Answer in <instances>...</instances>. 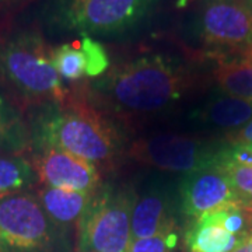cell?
<instances>
[{
    "mask_svg": "<svg viewBox=\"0 0 252 252\" xmlns=\"http://www.w3.org/2000/svg\"><path fill=\"white\" fill-rule=\"evenodd\" d=\"M189 86L185 69L161 55H149L118 66L102 80L98 91L119 112L146 117L178 102Z\"/></svg>",
    "mask_w": 252,
    "mask_h": 252,
    "instance_id": "cell-1",
    "label": "cell"
},
{
    "mask_svg": "<svg viewBox=\"0 0 252 252\" xmlns=\"http://www.w3.org/2000/svg\"><path fill=\"white\" fill-rule=\"evenodd\" d=\"M30 137L38 149L55 147L95 164H108L118 152L115 130L86 107H48L32 122Z\"/></svg>",
    "mask_w": 252,
    "mask_h": 252,
    "instance_id": "cell-2",
    "label": "cell"
},
{
    "mask_svg": "<svg viewBox=\"0 0 252 252\" xmlns=\"http://www.w3.org/2000/svg\"><path fill=\"white\" fill-rule=\"evenodd\" d=\"M52 48L34 31H23L0 42V80L31 101L63 104L66 90L56 72Z\"/></svg>",
    "mask_w": 252,
    "mask_h": 252,
    "instance_id": "cell-3",
    "label": "cell"
},
{
    "mask_svg": "<svg viewBox=\"0 0 252 252\" xmlns=\"http://www.w3.org/2000/svg\"><path fill=\"white\" fill-rule=\"evenodd\" d=\"M158 0H54L48 21L62 31L81 35L122 34L142 23Z\"/></svg>",
    "mask_w": 252,
    "mask_h": 252,
    "instance_id": "cell-4",
    "label": "cell"
},
{
    "mask_svg": "<svg viewBox=\"0 0 252 252\" xmlns=\"http://www.w3.org/2000/svg\"><path fill=\"white\" fill-rule=\"evenodd\" d=\"M133 195L107 190L93 198L81 219L80 250L94 252H127L132 244Z\"/></svg>",
    "mask_w": 252,
    "mask_h": 252,
    "instance_id": "cell-5",
    "label": "cell"
},
{
    "mask_svg": "<svg viewBox=\"0 0 252 252\" xmlns=\"http://www.w3.org/2000/svg\"><path fill=\"white\" fill-rule=\"evenodd\" d=\"M54 227L35 193L0 199V252H48Z\"/></svg>",
    "mask_w": 252,
    "mask_h": 252,
    "instance_id": "cell-6",
    "label": "cell"
},
{
    "mask_svg": "<svg viewBox=\"0 0 252 252\" xmlns=\"http://www.w3.org/2000/svg\"><path fill=\"white\" fill-rule=\"evenodd\" d=\"M220 150L192 137L157 135L133 143L130 154L136 161L162 171L190 172L219 164Z\"/></svg>",
    "mask_w": 252,
    "mask_h": 252,
    "instance_id": "cell-7",
    "label": "cell"
},
{
    "mask_svg": "<svg viewBox=\"0 0 252 252\" xmlns=\"http://www.w3.org/2000/svg\"><path fill=\"white\" fill-rule=\"evenodd\" d=\"M199 32L219 52L252 49V7L247 0H207L200 10Z\"/></svg>",
    "mask_w": 252,
    "mask_h": 252,
    "instance_id": "cell-8",
    "label": "cell"
},
{
    "mask_svg": "<svg viewBox=\"0 0 252 252\" xmlns=\"http://www.w3.org/2000/svg\"><path fill=\"white\" fill-rule=\"evenodd\" d=\"M32 165L45 187L94 195L99 185L98 168L93 162L55 147L38 149Z\"/></svg>",
    "mask_w": 252,
    "mask_h": 252,
    "instance_id": "cell-9",
    "label": "cell"
},
{
    "mask_svg": "<svg viewBox=\"0 0 252 252\" xmlns=\"http://www.w3.org/2000/svg\"><path fill=\"white\" fill-rule=\"evenodd\" d=\"M180 198L182 212L195 219L228 205H238L228 177L219 164L187 174L181 184Z\"/></svg>",
    "mask_w": 252,
    "mask_h": 252,
    "instance_id": "cell-10",
    "label": "cell"
},
{
    "mask_svg": "<svg viewBox=\"0 0 252 252\" xmlns=\"http://www.w3.org/2000/svg\"><path fill=\"white\" fill-rule=\"evenodd\" d=\"M51 59L59 76L69 81L83 77H97L108 70L109 58L104 46L91 36L84 35L73 44L52 48Z\"/></svg>",
    "mask_w": 252,
    "mask_h": 252,
    "instance_id": "cell-11",
    "label": "cell"
},
{
    "mask_svg": "<svg viewBox=\"0 0 252 252\" xmlns=\"http://www.w3.org/2000/svg\"><path fill=\"white\" fill-rule=\"evenodd\" d=\"M170 199L164 189L154 187L140 195L133 196L132 202V240L156 235L165 227L174 224L170 216Z\"/></svg>",
    "mask_w": 252,
    "mask_h": 252,
    "instance_id": "cell-12",
    "label": "cell"
},
{
    "mask_svg": "<svg viewBox=\"0 0 252 252\" xmlns=\"http://www.w3.org/2000/svg\"><path fill=\"white\" fill-rule=\"evenodd\" d=\"M48 219L54 225L67 227L80 223L86 212L89 210L94 195L52 188L42 185L35 193Z\"/></svg>",
    "mask_w": 252,
    "mask_h": 252,
    "instance_id": "cell-13",
    "label": "cell"
},
{
    "mask_svg": "<svg viewBox=\"0 0 252 252\" xmlns=\"http://www.w3.org/2000/svg\"><path fill=\"white\" fill-rule=\"evenodd\" d=\"M243 237L230 234L212 213L203 215L188 230L185 245L189 252H231Z\"/></svg>",
    "mask_w": 252,
    "mask_h": 252,
    "instance_id": "cell-14",
    "label": "cell"
},
{
    "mask_svg": "<svg viewBox=\"0 0 252 252\" xmlns=\"http://www.w3.org/2000/svg\"><path fill=\"white\" fill-rule=\"evenodd\" d=\"M198 118L217 129H241L252 119V102L223 93L209 99L199 111Z\"/></svg>",
    "mask_w": 252,
    "mask_h": 252,
    "instance_id": "cell-15",
    "label": "cell"
},
{
    "mask_svg": "<svg viewBox=\"0 0 252 252\" xmlns=\"http://www.w3.org/2000/svg\"><path fill=\"white\" fill-rule=\"evenodd\" d=\"M36 182L32 162L20 154H0V199L30 192Z\"/></svg>",
    "mask_w": 252,
    "mask_h": 252,
    "instance_id": "cell-16",
    "label": "cell"
},
{
    "mask_svg": "<svg viewBox=\"0 0 252 252\" xmlns=\"http://www.w3.org/2000/svg\"><path fill=\"white\" fill-rule=\"evenodd\" d=\"M213 76L224 94L252 102V58L220 62Z\"/></svg>",
    "mask_w": 252,
    "mask_h": 252,
    "instance_id": "cell-17",
    "label": "cell"
},
{
    "mask_svg": "<svg viewBox=\"0 0 252 252\" xmlns=\"http://www.w3.org/2000/svg\"><path fill=\"white\" fill-rule=\"evenodd\" d=\"M30 140V130L20 114L0 95V154H20Z\"/></svg>",
    "mask_w": 252,
    "mask_h": 252,
    "instance_id": "cell-18",
    "label": "cell"
},
{
    "mask_svg": "<svg viewBox=\"0 0 252 252\" xmlns=\"http://www.w3.org/2000/svg\"><path fill=\"white\" fill-rule=\"evenodd\" d=\"M219 165L227 174L238 205L252 212V165H238L230 162Z\"/></svg>",
    "mask_w": 252,
    "mask_h": 252,
    "instance_id": "cell-19",
    "label": "cell"
},
{
    "mask_svg": "<svg viewBox=\"0 0 252 252\" xmlns=\"http://www.w3.org/2000/svg\"><path fill=\"white\" fill-rule=\"evenodd\" d=\"M177 244L178 234L174 228V224H171L156 235L132 240L127 252H174Z\"/></svg>",
    "mask_w": 252,
    "mask_h": 252,
    "instance_id": "cell-20",
    "label": "cell"
},
{
    "mask_svg": "<svg viewBox=\"0 0 252 252\" xmlns=\"http://www.w3.org/2000/svg\"><path fill=\"white\" fill-rule=\"evenodd\" d=\"M233 143H252V119L233 135Z\"/></svg>",
    "mask_w": 252,
    "mask_h": 252,
    "instance_id": "cell-21",
    "label": "cell"
},
{
    "mask_svg": "<svg viewBox=\"0 0 252 252\" xmlns=\"http://www.w3.org/2000/svg\"><path fill=\"white\" fill-rule=\"evenodd\" d=\"M231 252H252V230L244 237V240Z\"/></svg>",
    "mask_w": 252,
    "mask_h": 252,
    "instance_id": "cell-22",
    "label": "cell"
},
{
    "mask_svg": "<svg viewBox=\"0 0 252 252\" xmlns=\"http://www.w3.org/2000/svg\"><path fill=\"white\" fill-rule=\"evenodd\" d=\"M11 4H14V6H23V4H26L28 1H31V0H9Z\"/></svg>",
    "mask_w": 252,
    "mask_h": 252,
    "instance_id": "cell-23",
    "label": "cell"
},
{
    "mask_svg": "<svg viewBox=\"0 0 252 252\" xmlns=\"http://www.w3.org/2000/svg\"><path fill=\"white\" fill-rule=\"evenodd\" d=\"M80 252H94V251H90V250H80Z\"/></svg>",
    "mask_w": 252,
    "mask_h": 252,
    "instance_id": "cell-24",
    "label": "cell"
},
{
    "mask_svg": "<svg viewBox=\"0 0 252 252\" xmlns=\"http://www.w3.org/2000/svg\"><path fill=\"white\" fill-rule=\"evenodd\" d=\"M251 55H252V49H251Z\"/></svg>",
    "mask_w": 252,
    "mask_h": 252,
    "instance_id": "cell-25",
    "label": "cell"
},
{
    "mask_svg": "<svg viewBox=\"0 0 252 252\" xmlns=\"http://www.w3.org/2000/svg\"><path fill=\"white\" fill-rule=\"evenodd\" d=\"M0 1H3V0H0Z\"/></svg>",
    "mask_w": 252,
    "mask_h": 252,
    "instance_id": "cell-26",
    "label": "cell"
}]
</instances>
